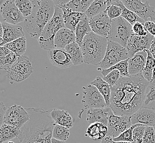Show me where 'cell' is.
Masks as SVG:
<instances>
[{"mask_svg":"<svg viewBox=\"0 0 155 143\" xmlns=\"http://www.w3.org/2000/svg\"><path fill=\"white\" fill-rule=\"evenodd\" d=\"M153 110H154L155 111V108H154V109H153Z\"/></svg>","mask_w":155,"mask_h":143,"instance_id":"91938a15","label":"cell"},{"mask_svg":"<svg viewBox=\"0 0 155 143\" xmlns=\"http://www.w3.org/2000/svg\"><path fill=\"white\" fill-rule=\"evenodd\" d=\"M106 0H95L85 12L88 18H93L106 11L107 8Z\"/></svg>","mask_w":155,"mask_h":143,"instance_id":"4dcf8cb0","label":"cell"},{"mask_svg":"<svg viewBox=\"0 0 155 143\" xmlns=\"http://www.w3.org/2000/svg\"><path fill=\"white\" fill-rule=\"evenodd\" d=\"M143 143H155V131L153 127H146Z\"/></svg>","mask_w":155,"mask_h":143,"instance_id":"7bdbcfd3","label":"cell"},{"mask_svg":"<svg viewBox=\"0 0 155 143\" xmlns=\"http://www.w3.org/2000/svg\"><path fill=\"white\" fill-rule=\"evenodd\" d=\"M149 82L142 73L130 77L120 76L111 87L110 107L117 116L130 117L141 108Z\"/></svg>","mask_w":155,"mask_h":143,"instance_id":"6da1fadb","label":"cell"},{"mask_svg":"<svg viewBox=\"0 0 155 143\" xmlns=\"http://www.w3.org/2000/svg\"><path fill=\"white\" fill-rule=\"evenodd\" d=\"M61 8L63 12L65 27L75 32L78 24L85 15V13L74 11L66 7Z\"/></svg>","mask_w":155,"mask_h":143,"instance_id":"7402d4cb","label":"cell"},{"mask_svg":"<svg viewBox=\"0 0 155 143\" xmlns=\"http://www.w3.org/2000/svg\"><path fill=\"white\" fill-rule=\"evenodd\" d=\"M132 125L130 117L117 116L112 113L108 119L107 136L115 138Z\"/></svg>","mask_w":155,"mask_h":143,"instance_id":"7c38bea8","label":"cell"},{"mask_svg":"<svg viewBox=\"0 0 155 143\" xmlns=\"http://www.w3.org/2000/svg\"><path fill=\"white\" fill-rule=\"evenodd\" d=\"M141 107L155 108V80L150 81L146 87L145 98Z\"/></svg>","mask_w":155,"mask_h":143,"instance_id":"f546056e","label":"cell"},{"mask_svg":"<svg viewBox=\"0 0 155 143\" xmlns=\"http://www.w3.org/2000/svg\"><path fill=\"white\" fill-rule=\"evenodd\" d=\"M3 46L8 48L18 57L22 56L27 51V39L25 37H22L9 42Z\"/></svg>","mask_w":155,"mask_h":143,"instance_id":"f1b7e54d","label":"cell"},{"mask_svg":"<svg viewBox=\"0 0 155 143\" xmlns=\"http://www.w3.org/2000/svg\"><path fill=\"white\" fill-rule=\"evenodd\" d=\"M123 5L126 8L135 13L139 17L145 22L155 20V9L150 5L149 2L146 1L142 2V0H122Z\"/></svg>","mask_w":155,"mask_h":143,"instance_id":"8fae6325","label":"cell"},{"mask_svg":"<svg viewBox=\"0 0 155 143\" xmlns=\"http://www.w3.org/2000/svg\"><path fill=\"white\" fill-rule=\"evenodd\" d=\"M145 125H140L134 128L133 131V140L134 143H143V135L146 129Z\"/></svg>","mask_w":155,"mask_h":143,"instance_id":"b9f144b4","label":"cell"},{"mask_svg":"<svg viewBox=\"0 0 155 143\" xmlns=\"http://www.w3.org/2000/svg\"><path fill=\"white\" fill-rule=\"evenodd\" d=\"M51 115L56 125H62L69 129L73 126L74 120L67 111L54 108L51 110Z\"/></svg>","mask_w":155,"mask_h":143,"instance_id":"603a6c76","label":"cell"},{"mask_svg":"<svg viewBox=\"0 0 155 143\" xmlns=\"http://www.w3.org/2000/svg\"><path fill=\"white\" fill-rule=\"evenodd\" d=\"M92 32L90 26L89 18L86 15L78 23L75 28V33L76 35V42L81 46L85 36L88 33Z\"/></svg>","mask_w":155,"mask_h":143,"instance_id":"484cf974","label":"cell"},{"mask_svg":"<svg viewBox=\"0 0 155 143\" xmlns=\"http://www.w3.org/2000/svg\"><path fill=\"white\" fill-rule=\"evenodd\" d=\"M153 22H154V23H155V21H153Z\"/></svg>","mask_w":155,"mask_h":143,"instance_id":"680465c9","label":"cell"},{"mask_svg":"<svg viewBox=\"0 0 155 143\" xmlns=\"http://www.w3.org/2000/svg\"><path fill=\"white\" fill-rule=\"evenodd\" d=\"M106 11L110 20H113L115 18L120 17L122 13V8L116 5L108 6Z\"/></svg>","mask_w":155,"mask_h":143,"instance_id":"60d3db41","label":"cell"},{"mask_svg":"<svg viewBox=\"0 0 155 143\" xmlns=\"http://www.w3.org/2000/svg\"><path fill=\"white\" fill-rule=\"evenodd\" d=\"M63 28H65V24L63 10L59 6H55L54 17L46 24L38 39L40 48L47 51L54 48V39L55 35Z\"/></svg>","mask_w":155,"mask_h":143,"instance_id":"5b68a950","label":"cell"},{"mask_svg":"<svg viewBox=\"0 0 155 143\" xmlns=\"http://www.w3.org/2000/svg\"><path fill=\"white\" fill-rule=\"evenodd\" d=\"M110 107L88 109L87 113V121L89 125L94 123H102L107 126L108 119L113 113Z\"/></svg>","mask_w":155,"mask_h":143,"instance_id":"d6986e66","label":"cell"},{"mask_svg":"<svg viewBox=\"0 0 155 143\" xmlns=\"http://www.w3.org/2000/svg\"><path fill=\"white\" fill-rule=\"evenodd\" d=\"M95 0H72L64 7L76 12L85 13Z\"/></svg>","mask_w":155,"mask_h":143,"instance_id":"d6a6232c","label":"cell"},{"mask_svg":"<svg viewBox=\"0 0 155 143\" xmlns=\"http://www.w3.org/2000/svg\"><path fill=\"white\" fill-rule=\"evenodd\" d=\"M144 27L145 28L146 30L151 35H152L155 38V23L152 21H147L145 24Z\"/></svg>","mask_w":155,"mask_h":143,"instance_id":"f6af8a7d","label":"cell"},{"mask_svg":"<svg viewBox=\"0 0 155 143\" xmlns=\"http://www.w3.org/2000/svg\"><path fill=\"white\" fill-rule=\"evenodd\" d=\"M129 60H124L120 62L117 63L116 65L111 67L110 68L106 69H102L101 74L103 77H106L108 75L110 72L114 71V69H117L119 71L120 75L122 77H130L128 70Z\"/></svg>","mask_w":155,"mask_h":143,"instance_id":"1f68e13d","label":"cell"},{"mask_svg":"<svg viewBox=\"0 0 155 143\" xmlns=\"http://www.w3.org/2000/svg\"><path fill=\"white\" fill-rule=\"evenodd\" d=\"M0 26H1V29H0V38H2L3 36V29L1 23H0Z\"/></svg>","mask_w":155,"mask_h":143,"instance_id":"db71d44e","label":"cell"},{"mask_svg":"<svg viewBox=\"0 0 155 143\" xmlns=\"http://www.w3.org/2000/svg\"><path fill=\"white\" fill-rule=\"evenodd\" d=\"M141 124H137L131 126L125 131L123 132L120 134L118 137L113 139L114 141H129V142H134L133 140V131L135 128L137 127L142 125Z\"/></svg>","mask_w":155,"mask_h":143,"instance_id":"f35d334b","label":"cell"},{"mask_svg":"<svg viewBox=\"0 0 155 143\" xmlns=\"http://www.w3.org/2000/svg\"><path fill=\"white\" fill-rule=\"evenodd\" d=\"M129 58L127 48L115 42H108L107 48L104 58L100 65L102 69L110 68L124 60Z\"/></svg>","mask_w":155,"mask_h":143,"instance_id":"ba28073f","label":"cell"},{"mask_svg":"<svg viewBox=\"0 0 155 143\" xmlns=\"http://www.w3.org/2000/svg\"><path fill=\"white\" fill-rule=\"evenodd\" d=\"M134 34L133 26L121 16L112 20L108 42H115L126 48L129 39Z\"/></svg>","mask_w":155,"mask_h":143,"instance_id":"8992f818","label":"cell"},{"mask_svg":"<svg viewBox=\"0 0 155 143\" xmlns=\"http://www.w3.org/2000/svg\"><path fill=\"white\" fill-rule=\"evenodd\" d=\"M153 128H154V129H155V125H154V126H153Z\"/></svg>","mask_w":155,"mask_h":143,"instance_id":"6f0895ef","label":"cell"},{"mask_svg":"<svg viewBox=\"0 0 155 143\" xmlns=\"http://www.w3.org/2000/svg\"><path fill=\"white\" fill-rule=\"evenodd\" d=\"M120 76L121 75L119 71L117 69H114V71L110 72V73L106 77H104L102 78L110 85V87H112L116 84Z\"/></svg>","mask_w":155,"mask_h":143,"instance_id":"ab89813d","label":"cell"},{"mask_svg":"<svg viewBox=\"0 0 155 143\" xmlns=\"http://www.w3.org/2000/svg\"><path fill=\"white\" fill-rule=\"evenodd\" d=\"M108 127L102 123H94L90 125L86 134L93 140H102L107 137Z\"/></svg>","mask_w":155,"mask_h":143,"instance_id":"cb8c5ba5","label":"cell"},{"mask_svg":"<svg viewBox=\"0 0 155 143\" xmlns=\"http://www.w3.org/2000/svg\"><path fill=\"white\" fill-rule=\"evenodd\" d=\"M70 129L62 125H55L52 131V138L66 141L70 136Z\"/></svg>","mask_w":155,"mask_h":143,"instance_id":"d590c367","label":"cell"},{"mask_svg":"<svg viewBox=\"0 0 155 143\" xmlns=\"http://www.w3.org/2000/svg\"><path fill=\"white\" fill-rule=\"evenodd\" d=\"M147 53L146 51L139 52L129 60L128 70L130 76L142 73L146 65Z\"/></svg>","mask_w":155,"mask_h":143,"instance_id":"44dd1931","label":"cell"},{"mask_svg":"<svg viewBox=\"0 0 155 143\" xmlns=\"http://www.w3.org/2000/svg\"><path fill=\"white\" fill-rule=\"evenodd\" d=\"M145 51L147 53V57L145 68L142 72V75L146 81L150 82L152 80L153 70L155 67V59L152 56L149 50H146Z\"/></svg>","mask_w":155,"mask_h":143,"instance_id":"836d02e7","label":"cell"},{"mask_svg":"<svg viewBox=\"0 0 155 143\" xmlns=\"http://www.w3.org/2000/svg\"><path fill=\"white\" fill-rule=\"evenodd\" d=\"M133 30L134 34L140 36H145L149 34L144 27V24L140 22H137L133 25Z\"/></svg>","mask_w":155,"mask_h":143,"instance_id":"ee69618b","label":"cell"},{"mask_svg":"<svg viewBox=\"0 0 155 143\" xmlns=\"http://www.w3.org/2000/svg\"><path fill=\"white\" fill-rule=\"evenodd\" d=\"M6 106L4 105L2 102H1L0 104V124L1 126L3 125V119H4V117L6 113Z\"/></svg>","mask_w":155,"mask_h":143,"instance_id":"bcb514c9","label":"cell"},{"mask_svg":"<svg viewBox=\"0 0 155 143\" xmlns=\"http://www.w3.org/2000/svg\"><path fill=\"white\" fill-rule=\"evenodd\" d=\"M3 27V38H0V46H3L7 44L13 42L22 37H25L22 27L18 25L7 23L3 21L1 23Z\"/></svg>","mask_w":155,"mask_h":143,"instance_id":"e0dca14e","label":"cell"},{"mask_svg":"<svg viewBox=\"0 0 155 143\" xmlns=\"http://www.w3.org/2000/svg\"><path fill=\"white\" fill-rule=\"evenodd\" d=\"M108 42L107 38L98 35L93 32L88 33L81 46L84 63L100 66L106 52Z\"/></svg>","mask_w":155,"mask_h":143,"instance_id":"277c9868","label":"cell"},{"mask_svg":"<svg viewBox=\"0 0 155 143\" xmlns=\"http://www.w3.org/2000/svg\"><path fill=\"white\" fill-rule=\"evenodd\" d=\"M149 51H150L151 54H152V56L153 57V58L155 59V38L152 41Z\"/></svg>","mask_w":155,"mask_h":143,"instance_id":"f907efd6","label":"cell"},{"mask_svg":"<svg viewBox=\"0 0 155 143\" xmlns=\"http://www.w3.org/2000/svg\"><path fill=\"white\" fill-rule=\"evenodd\" d=\"M51 143H66V141L62 140H58L57 139H55L54 138H52L51 139Z\"/></svg>","mask_w":155,"mask_h":143,"instance_id":"f5cc1de1","label":"cell"},{"mask_svg":"<svg viewBox=\"0 0 155 143\" xmlns=\"http://www.w3.org/2000/svg\"><path fill=\"white\" fill-rule=\"evenodd\" d=\"M154 39L155 38L149 33L145 36H140L134 34L129 39L126 47L129 58L134 56L137 52L149 50Z\"/></svg>","mask_w":155,"mask_h":143,"instance_id":"4fadbf2b","label":"cell"},{"mask_svg":"<svg viewBox=\"0 0 155 143\" xmlns=\"http://www.w3.org/2000/svg\"><path fill=\"white\" fill-rule=\"evenodd\" d=\"M76 42L75 32L67 28L61 29L56 34L54 39V48L64 49L69 44Z\"/></svg>","mask_w":155,"mask_h":143,"instance_id":"ffe728a7","label":"cell"},{"mask_svg":"<svg viewBox=\"0 0 155 143\" xmlns=\"http://www.w3.org/2000/svg\"><path fill=\"white\" fill-rule=\"evenodd\" d=\"M18 59V57L12 52L8 56L0 59V68L7 71L15 65Z\"/></svg>","mask_w":155,"mask_h":143,"instance_id":"74e56055","label":"cell"},{"mask_svg":"<svg viewBox=\"0 0 155 143\" xmlns=\"http://www.w3.org/2000/svg\"><path fill=\"white\" fill-rule=\"evenodd\" d=\"M118 6L121 7L122 9V13L121 17L128 21L129 23L131 24L132 26L134 25L137 22H140L143 24L146 22L142 18L139 17L135 13L126 8L123 2L120 3Z\"/></svg>","mask_w":155,"mask_h":143,"instance_id":"e575fe53","label":"cell"},{"mask_svg":"<svg viewBox=\"0 0 155 143\" xmlns=\"http://www.w3.org/2000/svg\"><path fill=\"white\" fill-rule=\"evenodd\" d=\"M29 119L30 116L26 109L21 106L15 105L6 110L3 123L21 128Z\"/></svg>","mask_w":155,"mask_h":143,"instance_id":"30bf717a","label":"cell"},{"mask_svg":"<svg viewBox=\"0 0 155 143\" xmlns=\"http://www.w3.org/2000/svg\"><path fill=\"white\" fill-rule=\"evenodd\" d=\"M91 84L97 88L102 95L104 96L107 107H110L111 96V87L110 85L100 77L96 78L91 83Z\"/></svg>","mask_w":155,"mask_h":143,"instance_id":"83f0119b","label":"cell"},{"mask_svg":"<svg viewBox=\"0 0 155 143\" xmlns=\"http://www.w3.org/2000/svg\"><path fill=\"white\" fill-rule=\"evenodd\" d=\"M100 143H114L113 138L109 136H107L106 137L104 138Z\"/></svg>","mask_w":155,"mask_h":143,"instance_id":"816d5d0a","label":"cell"},{"mask_svg":"<svg viewBox=\"0 0 155 143\" xmlns=\"http://www.w3.org/2000/svg\"><path fill=\"white\" fill-rule=\"evenodd\" d=\"M64 49L71 57L73 65L78 66L84 63L83 52L77 42L69 44Z\"/></svg>","mask_w":155,"mask_h":143,"instance_id":"4316f807","label":"cell"},{"mask_svg":"<svg viewBox=\"0 0 155 143\" xmlns=\"http://www.w3.org/2000/svg\"><path fill=\"white\" fill-rule=\"evenodd\" d=\"M1 13L3 21L9 24L17 25L24 22L25 17L15 5V0H7L1 5Z\"/></svg>","mask_w":155,"mask_h":143,"instance_id":"5bb4252c","label":"cell"},{"mask_svg":"<svg viewBox=\"0 0 155 143\" xmlns=\"http://www.w3.org/2000/svg\"><path fill=\"white\" fill-rule=\"evenodd\" d=\"M21 128L13 125L3 123L0 129V143H4L12 140L21 134Z\"/></svg>","mask_w":155,"mask_h":143,"instance_id":"d4e9b609","label":"cell"},{"mask_svg":"<svg viewBox=\"0 0 155 143\" xmlns=\"http://www.w3.org/2000/svg\"><path fill=\"white\" fill-rule=\"evenodd\" d=\"M34 71L33 63L26 56L19 57L17 62L7 71L6 76L11 83H18L26 80Z\"/></svg>","mask_w":155,"mask_h":143,"instance_id":"52a82bcc","label":"cell"},{"mask_svg":"<svg viewBox=\"0 0 155 143\" xmlns=\"http://www.w3.org/2000/svg\"><path fill=\"white\" fill-rule=\"evenodd\" d=\"M54 1L55 6H59L60 7H62L67 5L72 0H52Z\"/></svg>","mask_w":155,"mask_h":143,"instance_id":"c3c4849f","label":"cell"},{"mask_svg":"<svg viewBox=\"0 0 155 143\" xmlns=\"http://www.w3.org/2000/svg\"><path fill=\"white\" fill-rule=\"evenodd\" d=\"M48 55L51 63L60 68H67L73 65L71 57L65 49L54 48L48 51Z\"/></svg>","mask_w":155,"mask_h":143,"instance_id":"2e32d148","label":"cell"},{"mask_svg":"<svg viewBox=\"0 0 155 143\" xmlns=\"http://www.w3.org/2000/svg\"><path fill=\"white\" fill-rule=\"evenodd\" d=\"M11 52H12V51L9 50L8 48H6L5 46H1V49H0V59L1 58H3L4 57L8 56Z\"/></svg>","mask_w":155,"mask_h":143,"instance_id":"7dc6e473","label":"cell"},{"mask_svg":"<svg viewBox=\"0 0 155 143\" xmlns=\"http://www.w3.org/2000/svg\"><path fill=\"white\" fill-rule=\"evenodd\" d=\"M152 80H155V67L153 70V73H152Z\"/></svg>","mask_w":155,"mask_h":143,"instance_id":"11a10c76","label":"cell"},{"mask_svg":"<svg viewBox=\"0 0 155 143\" xmlns=\"http://www.w3.org/2000/svg\"><path fill=\"white\" fill-rule=\"evenodd\" d=\"M29 16L25 17L24 26L27 33L33 38H39L48 22L54 17L55 5L52 0H34Z\"/></svg>","mask_w":155,"mask_h":143,"instance_id":"3957f363","label":"cell"},{"mask_svg":"<svg viewBox=\"0 0 155 143\" xmlns=\"http://www.w3.org/2000/svg\"><path fill=\"white\" fill-rule=\"evenodd\" d=\"M114 143H134V142H129V141H114Z\"/></svg>","mask_w":155,"mask_h":143,"instance_id":"9f6ffc18","label":"cell"},{"mask_svg":"<svg viewBox=\"0 0 155 143\" xmlns=\"http://www.w3.org/2000/svg\"><path fill=\"white\" fill-rule=\"evenodd\" d=\"M82 103L86 109L107 107L104 96L96 87L92 84H87L82 88Z\"/></svg>","mask_w":155,"mask_h":143,"instance_id":"9c48e42d","label":"cell"},{"mask_svg":"<svg viewBox=\"0 0 155 143\" xmlns=\"http://www.w3.org/2000/svg\"><path fill=\"white\" fill-rule=\"evenodd\" d=\"M15 5L24 17L31 15L33 11V2L30 0H15Z\"/></svg>","mask_w":155,"mask_h":143,"instance_id":"8d00e7d4","label":"cell"},{"mask_svg":"<svg viewBox=\"0 0 155 143\" xmlns=\"http://www.w3.org/2000/svg\"><path fill=\"white\" fill-rule=\"evenodd\" d=\"M30 119L21 128V134L13 139L15 143H52V131L55 122L51 110L41 108H25Z\"/></svg>","mask_w":155,"mask_h":143,"instance_id":"7a4b0ae2","label":"cell"},{"mask_svg":"<svg viewBox=\"0 0 155 143\" xmlns=\"http://www.w3.org/2000/svg\"><path fill=\"white\" fill-rule=\"evenodd\" d=\"M107 2V6H112V5H116L119 6L120 3H122V0H106Z\"/></svg>","mask_w":155,"mask_h":143,"instance_id":"681fc988","label":"cell"},{"mask_svg":"<svg viewBox=\"0 0 155 143\" xmlns=\"http://www.w3.org/2000/svg\"><path fill=\"white\" fill-rule=\"evenodd\" d=\"M90 26L92 32L104 38H107L110 31L112 20L106 11L89 19Z\"/></svg>","mask_w":155,"mask_h":143,"instance_id":"9a60e30c","label":"cell"},{"mask_svg":"<svg viewBox=\"0 0 155 143\" xmlns=\"http://www.w3.org/2000/svg\"><path fill=\"white\" fill-rule=\"evenodd\" d=\"M132 125L141 124L146 127H153L155 125V111L147 108H140L130 116Z\"/></svg>","mask_w":155,"mask_h":143,"instance_id":"ac0fdd59","label":"cell"}]
</instances>
